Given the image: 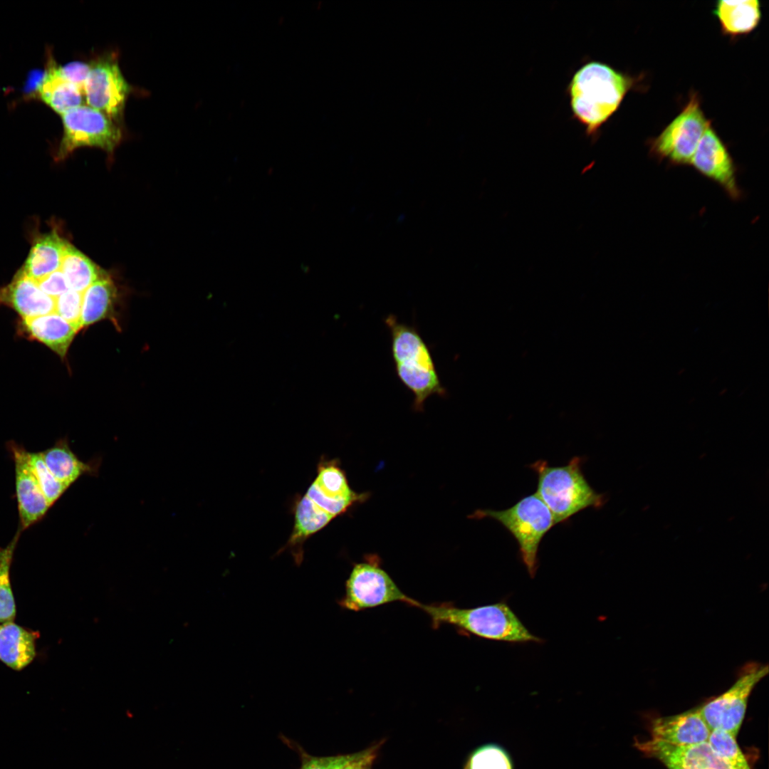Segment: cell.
I'll return each instance as SVG.
<instances>
[{
    "instance_id": "5b68a950",
    "label": "cell",
    "mask_w": 769,
    "mask_h": 769,
    "mask_svg": "<svg viewBox=\"0 0 769 769\" xmlns=\"http://www.w3.org/2000/svg\"><path fill=\"white\" fill-rule=\"evenodd\" d=\"M469 517L493 518L505 527L517 541L528 574L531 577L535 576L540 543L555 525L551 512L535 493L522 498L507 509H479Z\"/></svg>"
},
{
    "instance_id": "4fadbf2b",
    "label": "cell",
    "mask_w": 769,
    "mask_h": 769,
    "mask_svg": "<svg viewBox=\"0 0 769 769\" xmlns=\"http://www.w3.org/2000/svg\"><path fill=\"white\" fill-rule=\"evenodd\" d=\"M635 746L667 769H738L720 756L708 741L675 746L649 738L637 741Z\"/></svg>"
},
{
    "instance_id": "603a6c76",
    "label": "cell",
    "mask_w": 769,
    "mask_h": 769,
    "mask_svg": "<svg viewBox=\"0 0 769 769\" xmlns=\"http://www.w3.org/2000/svg\"><path fill=\"white\" fill-rule=\"evenodd\" d=\"M40 98L56 113L63 115L81 105L83 93L61 74L59 67L52 64L38 84Z\"/></svg>"
},
{
    "instance_id": "52a82bcc",
    "label": "cell",
    "mask_w": 769,
    "mask_h": 769,
    "mask_svg": "<svg viewBox=\"0 0 769 769\" xmlns=\"http://www.w3.org/2000/svg\"><path fill=\"white\" fill-rule=\"evenodd\" d=\"M61 115L63 133L56 154L58 160L83 147H98L112 154L121 140L118 124L88 105H80Z\"/></svg>"
},
{
    "instance_id": "484cf974",
    "label": "cell",
    "mask_w": 769,
    "mask_h": 769,
    "mask_svg": "<svg viewBox=\"0 0 769 769\" xmlns=\"http://www.w3.org/2000/svg\"><path fill=\"white\" fill-rule=\"evenodd\" d=\"M21 530L18 531L5 547H0V623L13 622L16 617V605L11 581L10 569L14 551Z\"/></svg>"
},
{
    "instance_id": "7c38bea8",
    "label": "cell",
    "mask_w": 769,
    "mask_h": 769,
    "mask_svg": "<svg viewBox=\"0 0 769 769\" xmlns=\"http://www.w3.org/2000/svg\"><path fill=\"white\" fill-rule=\"evenodd\" d=\"M690 164L702 175L718 184L731 199L741 197L734 162L711 125L703 134Z\"/></svg>"
},
{
    "instance_id": "83f0119b",
    "label": "cell",
    "mask_w": 769,
    "mask_h": 769,
    "mask_svg": "<svg viewBox=\"0 0 769 769\" xmlns=\"http://www.w3.org/2000/svg\"><path fill=\"white\" fill-rule=\"evenodd\" d=\"M707 741L720 756L735 768L751 769L737 743L736 737L730 733L721 728L712 730Z\"/></svg>"
},
{
    "instance_id": "3957f363",
    "label": "cell",
    "mask_w": 769,
    "mask_h": 769,
    "mask_svg": "<svg viewBox=\"0 0 769 769\" xmlns=\"http://www.w3.org/2000/svg\"><path fill=\"white\" fill-rule=\"evenodd\" d=\"M384 323L391 335V350L396 373L401 382L413 394L415 410L422 411L425 401L432 395L444 397L430 350L417 329L389 315Z\"/></svg>"
},
{
    "instance_id": "30bf717a",
    "label": "cell",
    "mask_w": 769,
    "mask_h": 769,
    "mask_svg": "<svg viewBox=\"0 0 769 769\" xmlns=\"http://www.w3.org/2000/svg\"><path fill=\"white\" fill-rule=\"evenodd\" d=\"M130 92V86L114 56L101 57L90 63L83 88V95L88 106L102 112L118 124Z\"/></svg>"
},
{
    "instance_id": "ba28073f",
    "label": "cell",
    "mask_w": 769,
    "mask_h": 769,
    "mask_svg": "<svg viewBox=\"0 0 769 769\" xmlns=\"http://www.w3.org/2000/svg\"><path fill=\"white\" fill-rule=\"evenodd\" d=\"M710 125L698 95L692 93L681 112L650 142V152L659 159H666L672 164H690L698 144Z\"/></svg>"
},
{
    "instance_id": "4dcf8cb0",
    "label": "cell",
    "mask_w": 769,
    "mask_h": 769,
    "mask_svg": "<svg viewBox=\"0 0 769 769\" xmlns=\"http://www.w3.org/2000/svg\"><path fill=\"white\" fill-rule=\"evenodd\" d=\"M36 283L43 293L53 298L69 290L67 281L60 269L41 278Z\"/></svg>"
},
{
    "instance_id": "cb8c5ba5",
    "label": "cell",
    "mask_w": 769,
    "mask_h": 769,
    "mask_svg": "<svg viewBox=\"0 0 769 769\" xmlns=\"http://www.w3.org/2000/svg\"><path fill=\"white\" fill-rule=\"evenodd\" d=\"M117 289L105 273L82 293L81 328L113 318Z\"/></svg>"
},
{
    "instance_id": "7a4b0ae2",
    "label": "cell",
    "mask_w": 769,
    "mask_h": 769,
    "mask_svg": "<svg viewBox=\"0 0 769 769\" xmlns=\"http://www.w3.org/2000/svg\"><path fill=\"white\" fill-rule=\"evenodd\" d=\"M415 607L429 617L433 628L450 625L461 634L511 643L542 641L525 627L503 602L461 608L451 602L424 604L417 601Z\"/></svg>"
},
{
    "instance_id": "8fae6325",
    "label": "cell",
    "mask_w": 769,
    "mask_h": 769,
    "mask_svg": "<svg viewBox=\"0 0 769 769\" xmlns=\"http://www.w3.org/2000/svg\"><path fill=\"white\" fill-rule=\"evenodd\" d=\"M314 503L335 517L345 513L367 496L357 493L348 483L345 471L337 459L322 457L317 466L316 476L305 493Z\"/></svg>"
},
{
    "instance_id": "9a60e30c",
    "label": "cell",
    "mask_w": 769,
    "mask_h": 769,
    "mask_svg": "<svg viewBox=\"0 0 769 769\" xmlns=\"http://www.w3.org/2000/svg\"><path fill=\"white\" fill-rule=\"evenodd\" d=\"M650 739L675 746L697 744L708 741L711 730L700 706L668 716L654 718L649 726Z\"/></svg>"
},
{
    "instance_id": "1f68e13d",
    "label": "cell",
    "mask_w": 769,
    "mask_h": 769,
    "mask_svg": "<svg viewBox=\"0 0 769 769\" xmlns=\"http://www.w3.org/2000/svg\"><path fill=\"white\" fill-rule=\"evenodd\" d=\"M59 70L63 77L77 86L83 94L84 85L90 70V63L71 62L59 67Z\"/></svg>"
},
{
    "instance_id": "277c9868",
    "label": "cell",
    "mask_w": 769,
    "mask_h": 769,
    "mask_svg": "<svg viewBox=\"0 0 769 769\" xmlns=\"http://www.w3.org/2000/svg\"><path fill=\"white\" fill-rule=\"evenodd\" d=\"M581 464L582 459L574 456L562 466H550L544 460L530 466L538 475L535 493L551 512L555 525L567 521L585 508H599L605 503V496L597 493L587 482Z\"/></svg>"
},
{
    "instance_id": "7402d4cb",
    "label": "cell",
    "mask_w": 769,
    "mask_h": 769,
    "mask_svg": "<svg viewBox=\"0 0 769 769\" xmlns=\"http://www.w3.org/2000/svg\"><path fill=\"white\" fill-rule=\"evenodd\" d=\"M713 14L723 33L733 37L750 33L761 18L760 4L757 0L718 1Z\"/></svg>"
},
{
    "instance_id": "d6a6232c",
    "label": "cell",
    "mask_w": 769,
    "mask_h": 769,
    "mask_svg": "<svg viewBox=\"0 0 769 769\" xmlns=\"http://www.w3.org/2000/svg\"><path fill=\"white\" fill-rule=\"evenodd\" d=\"M378 748V746H375L361 752L350 754L347 761L338 769H370Z\"/></svg>"
},
{
    "instance_id": "9c48e42d",
    "label": "cell",
    "mask_w": 769,
    "mask_h": 769,
    "mask_svg": "<svg viewBox=\"0 0 769 769\" xmlns=\"http://www.w3.org/2000/svg\"><path fill=\"white\" fill-rule=\"evenodd\" d=\"M768 673L767 664L750 662L726 691L700 706L711 731L721 728L737 737L745 718L749 697Z\"/></svg>"
},
{
    "instance_id": "2e32d148",
    "label": "cell",
    "mask_w": 769,
    "mask_h": 769,
    "mask_svg": "<svg viewBox=\"0 0 769 769\" xmlns=\"http://www.w3.org/2000/svg\"><path fill=\"white\" fill-rule=\"evenodd\" d=\"M0 305L13 308L22 319L54 312L55 298L43 293L36 281L20 268L13 280L0 289Z\"/></svg>"
},
{
    "instance_id": "8992f818",
    "label": "cell",
    "mask_w": 769,
    "mask_h": 769,
    "mask_svg": "<svg viewBox=\"0 0 769 769\" xmlns=\"http://www.w3.org/2000/svg\"><path fill=\"white\" fill-rule=\"evenodd\" d=\"M395 602L414 607L417 600L399 587L376 558H370L353 565L338 603L342 609L360 612Z\"/></svg>"
},
{
    "instance_id": "f1b7e54d",
    "label": "cell",
    "mask_w": 769,
    "mask_h": 769,
    "mask_svg": "<svg viewBox=\"0 0 769 769\" xmlns=\"http://www.w3.org/2000/svg\"><path fill=\"white\" fill-rule=\"evenodd\" d=\"M29 462L39 486L51 507L68 488L48 470L39 452H29Z\"/></svg>"
},
{
    "instance_id": "ac0fdd59",
    "label": "cell",
    "mask_w": 769,
    "mask_h": 769,
    "mask_svg": "<svg viewBox=\"0 0 769 769\" xmlns=\"http://www.w3.org/2000/svg\"><path fill=\"white\" fill-rule=\"evenodd\" d=\"M40 453L48 470L68 488L83 476L98 475L101 459L95 457L86 462L80 460L71 450L66 439L58 441Z\"/></svg>"
},
{
    "instance_id": "d4e9b609",
    "label": "cell",
    "mask_w": 769,
    "mask_h": 769,
    "mask_svg": "<svg viewBox=\"0 0 769 769\" xmlns=\"http://www.w3.org/2000/svg\"><path fill=\"white\" fill-rule=\"evenodd\" d=\"M70 290L83 293L105 273L68 243L60 268Z\"/></svg>"
},
{
    "instance_id": "e0dca14e",
    "label": "cell",
    "mask_w": 769,
    "mask_h": 769,
    "mask_svg": "<svg viewBox=\"0 0 769 769\" xmlns=\"http://www.w3.org/2000/svg\"><path fill=\"white\" fill-rule=\"evenodd\" d=\"M294 525L286 545L277 553L288 550L296 565L303 560V544L312 535L324 528L335 517L328 513L305 494L295 501Z\"/></svg>"
},
{
    "instance_id": "836d02e7",
    "label": "cell",
    "mask_w": 769,
    "mask_h": 769,
    "mask_svg": "<svg viewBox=\"0 0 769 769\" xmlns=\"http://www.w3.org/2000/svg\"><path fill=\"white\" fill-rule=\"evenodd\" d=\"M350 755L307 758L301 769H338L347 761Z\"/></svg>"
},
{
    "instance_id": "d6986e66",
    "label": "cell",
    "mask_w": 769,
    "mask_h": 769,
    "mask_svg": "<svg viewBox=\"0 0 769 769\" xmlns=\"http://www.w3.org/2000/svg\"><path fill=\"white\" fill-rule=\"evenodd\" d=\"M21 327L27 336L43 343L62 358L66 356L78 332L55 312L22 319Z\"/></svg>"
},
{
    "instance_id": "5bb4252c",
    "label": "cell",
    "mask_w": 769,
    "mask_h": 769,
    "mask_svg": "<svg viewBox=\"0 0 769 769\" xmlns=\"http://www.w3.org/2000/svg\"><path fill=\"white\" fill-rule=\"evenodd\" d=\"M15 469L16 496L22 531L35 524L51 508L44 496L29 462V452L11 441L8 444Z\"/></svg>"
},
{
    "instance_id": "4316f807",
    "label": "cell",
    "mask_w": 769,
    "mask_h": 769,
    "mask_svg": "<svg viewBox=\"0 0 769 769\" xmlns=\"http://www.w3.org/2000/svg\"><path fill=\"white\" fill-rule=\"evenodd\" d=\"M464 769H514L509 753L501 746L488 743L474 750Z\"/></svg>"
},
{
    "instance_id": "f546056e",
    "label": "cell",
    "mask_w": 769,
    "mask_h": 769,
    "mask_svg": "<svg viewBox=\"0 0 769 769\" xmlns=\"http://www.w3.org/2000/svg\"><path fill=\"white\" fill-rule=\"evenodd\" d=\"M82 293L68 290L55 298L54 312L77 331L81 329Z\"/></svg>"
},
{
    "instance_id": "6da1fadb",
    "label": "cell",
    "mask_w": 769,
    "mask_h": 769,
    "mask_svg": "<svg viewBox=\"0 0 769 769\" xmlns=\"http://www.w3.org/2000/svg\"><path fill=\"white\" fill-rule=\"evenodd\" d=\"M634 79L607 63L591 61L572 75L566 88L572 117L587 137L597 140L601 127L616 113Z\"/></svg>"
},
{
    "instance_id": "44dd1931",
    "label": "cell",
    "mask_w": 769,
    "mask_h": 769,
    "mask_svg": "<svg viewBox=\"0 0 769 769\" xmlns=\"http://www.w3.org/2000/svg\"><path fill=\"white\" fill-rule=\"evenodd\" d=\"M68 244L56 233L41 236L31 247L21 271L37 281L59 270Z\"/></svg>"
},
{
    "instance_id": "ffe728a7",
    "label": "cell",
    "mask_w": 769,
    "mask_h": 769,
    "mask_svg": "<svg viewBox=\"0 0 769 769\" xmlns=\"http://www.w3.org/2000/svg\"><path fill=\"white\" fill-rule=\"evenodd\" d=\"M39 633L13 622L0 624V660L7 666L20 671L30 664L36 655V640Z\"/></svg>"
}]
</instances>
